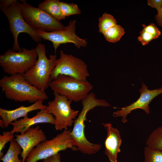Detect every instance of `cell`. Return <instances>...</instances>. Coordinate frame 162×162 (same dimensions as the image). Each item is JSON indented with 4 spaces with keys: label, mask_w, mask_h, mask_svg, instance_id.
I'll return each mask as SVG.
<instances>
[{
    "label": "cell",
    "mask_w": 162,
    "mask_h": 162,
    "mask_svg": "<svg viewBox=\"0 0 162 162\" xmlns=\"http://www.w3.org/2000/svg\"><path fill=\"white\" fill-rule=\"evenodd\" d=\"M82 109L78 117L74 120V126L70 135L77 150L85 154L92 155L96 153L101 149L100 144H95L89 142L84 133V122L88 121L86 116L88 112L96 107L111 106L105 100L96 98L95 94L91 92L81 101Z\"/></svg>",
    "instance_id": "obj_1"
},
{
    "label": "cell",
    "mask_w": 162,
    "mask_h": 162,
    "mask_svg": "<svg viewBox=\"0 0 162 162\" xmlns=\"http://www.w3.org/2000/svg\"><path fill=\"white\" fill-rule=\"evenodd\" d=\"M0 86L7 98L16 102L28 101L33 104L49 98L45 91L30 84L23 74L3 76L0 80Z\"/></svg>",
    "instance_id": "obj_2"
},
{
    "label": "cell",
    "mask_w": 162,
    "mask_h": 162,
    "mask_svg": "<svg viewBox=\"0 0 162 162\" xmlns=\"http://www.w3.org/2000/svg\"><path fill=\"white\" fill-rule=\"evenodd\" d=\"M35 49L38 59L34 66L23 75L30 84L45 91L49 87L50 75L56 65V55H50L48 58L45 45L41 43L38 44Z\"/></svg>",
    "instance_id": "obj_3"
},
{
    "label": "cell",
    "mask_w": 162,
    "mask_h": 162,
    "mask_svg": "<svg viewBox=\"0 0 162 162\" xmlns=\"http://www.w3.org/2000/svg\"><path fill=\"white\" fill-rule=\"evenodd\" d=\"M70 132V130H64L51 140H46L39 143L29 152L25 162H37L67 148L77 151V148L73 141Z\"/></svg>",
    "instance_id": "obj_4"
},
{
    "label": "cell",
    "mask_w": 162,
    "mask_h": 162,
    "mask_svg": "<svg viewBox=\"0 0 162 162\" xmlns=\"http://www.w3.org/2000/svg\"><path fill=\"white\" fill-rule=\"evenodd\" d=\"M38 58L35 48H22L20 52L10 49L0 56V65L10 75L23 74L35 64Z\"/></svg>",
    "instance_id": "obj_5"
},
{
    "label": "cell",
    "mask_w": 162,
    "mask_h": 162,
    "mask_svg": "<svg viewBox=\"0 0 162 162\" xmlns=\"http://www.w3.org/2000/svg\"><path fill=\"white\" fill-rule=\"evenodd\" d=\"M49 86L53 92L75 102L84 99L93 88L92 85L87 81H81L63 75H59L50 82Z\"/></svg>",
    "instance_id": "obj_6"
},
{
    "label": "cell",
    "mask_w": 162,
    "mask_h": 162,
    "mask_svg": "<svg viewBox=\"0 0 162 162\" xmlns=\"http://www.w3.org/2000/svg\"><path fill=\"white\" fill-rule=\"evenodd\" d=\"M20 3L16 0L7 8H1V10L7 16L9 24V29L13 34L14 43L12 50L15 52L22 51L18 44V38L21 33H26L36 42H40L42 39L26 22L22 14Z\"/></svg>",
    "instance_id": "obj_7"
},
{
    "label": "cell",
    "mask_w": 162,
    "mask_h": 162,
    "mask_svg": "<svg viewBox=\"0 0 162 162\" xmlns=\"http://www.w3.org/2000/svg\"><path fill=\"white\" fill-rule=\"evenodd\" d=\"M20 10L26 22L32 29L48 32L64 29V26L60 22L52 17L39 8L31 6L26 1L22 0Z\"/></svg>",
    "instance_id": "obj_8"
},
{
    "label": "cell",
    "mask_w": 162,
    "mask_h": 162,
    "mask_svg": "<svg viewBox=\"0 0 162 162\" xmlns=\"http://www.w3.org/2000/svg\"><path fill=\"white\" fill-rule=\"evenodd\" d=\"M53 94L54 99L48 102L46 109L55 117L56 130H67L68 127L74 123L79 111L71 108V100L57 93L53 92Z\"/></svg>",
    "instance_id": "obj_9"
},
{
    "label": "cell",
    "mask_w": 162,
    "mask_h": 162,
    "mask_svg": "<svg viewBox=\"0 0 162 162\" xmlns=\"http://www.w3.org/2000/svg\"><path fill=\"white\" fill-rule=\"evenodd\" d=\"M60 75L68 76L83 81H87V78L89 76L87 65L83 61L71 54H66L62 50L51 74L50 82Z\"/></svg>",
    "instance_id": "obj_10"
},
{
    "label": "cell",
    "mask_w": 162,
    "mask_h": 162,
    "mask_svg": "<svg viewBox=\"0 0 162 162\" xmlns=\"http://www.w3.org/2000/svg\"><path fill=\"white\" fill-rule=\"evenodd\" d=\"M76 20H71L68 25L62 30L48 32L39 30H36L38 35L43 39L51 41L56 53L58 47L61 44L72 43L78 48L85 47L87 42L85 39L79 38L76 34Z\"/></svg>",
    "instance_id": "obj_11"
},
{
    "label": "cell",
    "mask_w": 162,
    "mask_h": 162,
    "mask_svg": "<svg viewBox=\"0 0 162 162\" xmlns=\"http://www.w3.org/2000/svg\"><path fill=\"white\" fill-rule=\"evenodd\" d=\"M140 96L135 102L129 105L119 108L113 113L114 117H121L123 123L127 122L128 115L133 110L140 109L144 110L147 114L150 113L149 104L155 97L162 93V87L152 90L148 89V86L144 83L142 84L141 88L139 90Z\"/></svg>",
    "instance_id": "obj_12"
},
{
    "label": "cell",
    "mask_w": 162,
    "mask_h": 162,
    "mask_svg": "<svg viewBox=\"0 0 162 162\" xmlns=\"http://www.w3.org/2000/svg\"><path fill=\"white\" fill-rule=\"evenodd\" d=\"M15 140L21 147L22 152L21 157L22 162H25L27 156L31 150L39 143L46 140L44 132L39 126L31 127L23 134L15 135Z\"/></svg>",
    "instance_id": "obj_13"
},
{
    "label": "cell",
    "mask_w": 162,
    "mask_h": 162,
    "mask_svg": "<svg viewBox=\"0 0 162 162\" xmlns=\"http://www.w3.org/2000/svg\"><path fill=\"white\" fill-rule=\"evenodd\" d=\"M55 118L52 114L48 113L46 108L42 109L38 112L34 116L29 118L28 116L22 119L16 120L11 122L10 124L13 126L10 131L11 134L20 132L21 134L25 132L32 126L38 123H47L54 124Z\"/></svg>",
    "instance_id": "obj_14"
},
{
    "label": "cell",
    "mask_w": 162,
    "mask_h": 162,
    "mask_svg": "<svg viewBox=\"0 0 162 162\" xmlns=\"http://www.w3.org/2000/svg\"><path fill=\"white\" fill-rule=\"evenodd\" d=\"M106 130L107 136L105 142V154L110 162H117V155L121 152L122 142L118 130L113 127L111 123H102Z\"/></svg>",
    "instance_id": "obj_15"
},
{
    "label": "cell",
    "mask_w": 162,
    "mask_h": 162,
    "mask_svg": "<svg viewBox=\"0 0 162 162\" xmlns=\"http://www.w3.org/2000/svg\"><path fill=\"white\" fill-rule=\"evenodd\" d=\"M44 100H39L27 106H22L13 110L0 108V116L4 123V127L8 128L10 124L20 117L28 116V113L38 110L45 109L46 106L43 104Z\"/></svg>",
    "instance_id": "obj_16"
},
{
    "label": "cell",
    "mask_w": 162,
    "mask_h": 162,
    "mask_svg": "<svg viewBox=\"0 0 162 162\" xmlns=\"http://www.w3.org/2000/svg\"><path fill=\"white\" fill-rule=\"evenodd\" d=\"M59 0H46L40 3L38 8L41 9L50 16L60 21L65 19L59 4Z\"/></svg>",
    "instance_id": "obj_17"
},
{
    "label": "cell",
    "mask_w": 162,
    "mask_h": 162,
    "mask_svg": "<svg viewBox=\"0 0 162 162\" xmlns=\"http://www.w3.org/2000/svg\"><path fill=\"white\" fill-rule=\"evenodd\" d=\"M22 150L15 139L10 142L9 147L5 154L0 160L3 162H22L19 159V155H21Z\"/></svg>",
    "instance_id": "obj_18"
},
{
    "label": "cell",
    "mask_w": 162,
    "mask_h": 162,
    "mask_svg": "<svg viewBox=\"0 0 162 162\" xmlns=\"http://www.w3.org/2000/svg\"><path fill=\"white\" fill-rule=\"evenodd\" d=\"M125 33L124 28L120 25L116 24L105 31L103 34L107 41L115 43L118 41Z\"/></svg>",
    "instance_id": "obj_19"
},
{
    "label": "cell",
    "mask_w": 162,
    "mask_h": 162,
    "mask_svg": "<svg viewBox=\"0 0 162 162\" xmlns=\"http://www.w3.org/2000/svg\"><path fill=\"white\" fill-rule=\"evenodd\" d=\"M146 144L149 147L162 151V126L158 127L151 133Z\"/></svg>",
    "instance_id": "obj_20"
},
{
    "label": "cell",
    "mask_w": 162,
    "mask_h": 162,
    "mask_svg": "<svg viewBox=\"0 0 162 162\" xmlns=\"http://www.w3.org/2000/svg\"><path fill=\"white\" fill-rule=\"evenodd\" d=\"M144 162H162V151L146 146L144 149Z\"/></svg>",
    "instance_id": "obj_21"
},
{
    "label": "cell",
    "mask_w": 162,
    "mask_h": 162,
    "mask_svg": "<svg viewBox=\"0 0 162 162\" xmlns=\"http://www.w3.org/2000/svg\"><path fill=\"white\" fill-rule=\"evenodd\" d=\"M116 19L112 15L104 13L99 19V31L103 33L111 27L117 24Z\"/></svg>",
    "instance_id": "obj_22"
},
{
    "label": "cell",
    "mask_w": 162,
    "mask_h": 162,
    "mask_svg": "<svg viewBox=\"0 0 162 162\" xmlns=\"http://www.w3.org/2000/svg\"><path fill=\"white\" fill-rule=\"evenodd\" d=\"M59 3L62 12L65 17L81 14L80 10L75 4L68 3L62 1H59Z\"/></svg>",
    "instance_id": "obj_23"
},
{
    "label": "cell",
    "mask_w": 162,
    "mask_h": 162,
    "mask_svg": "<svg viewBox=\"0 0 162 162\" xmlns=\"http://www.w3.org/2000/svg\"><path fill=\"white\" fill-rule=\"evenodd\" d=\"M14 136L11 134L10 131H5L2 135H0V158L4 156L3 150L5 145L9 142L11 141L14 139Z\"/></svg>",
    "instance_id": "obj_24"
},
{
    "label": "cell",
    "mask_w": 162,
    "mask_h": 162,
    "mask_svg": "<svg viewBox=\"0 0 162 162\" xmlns=\"http://www.w3.org/2000/svg\"><path fill=\"white\" fill-rule=\"evenodd\" d=\"M156 39L155 37L150 33L142 30L140 32V35L138 40L140 41L143 46L147 45L153 39Z\"/></svg>",
    "instance_id": "obj_25"
},
{
    "label": "cell",
    "mask_w": 162,
    "mask_h": 162,
    "mask_svg": "<svg viewBox=\"0 0 162 162\" xmlns=\"http://www.w3.org/2000/svg\"><path fill=\"white\" fill-rule=\"evenodd\" d=\"M143 30L150 33L154 35L156 38H158L161 34V32L158 27L154 23H151L148 25H142Z\"/></svg>",
    "instance_id": "obj_26"
},
{
    "label": "cell",
    "mask_w": 162,
    "mask_h": 162,
    "mask_svg": "<svg viewBox=\"0 0 162 162\" xmlns=\"http://www.w3.org/2000/svg\"><path fill=\"white\" fill-rule=\"evenodd\" d=\"M147 4L156 9L158 12L162 6V0H148Z\"/></svg>",
    "instance_id": "obj_27"
},
{
    "label": "cell",
    "mask_w": 162,
    "mask_h": 162,
    "mask_svg": "<svg viewBox=\"0 0 162 162\" xmlns=\"http://www.w3.org/2000/svg\"><path fill=\"white\" fill-rule=\"evenodd\" d=\"M42 162H61V155L58 153L43 160Z\"/></svg>",
    "instance_id": "obj_28"
},
{
    "label": "cell",
    "mask_w": 162,
    "mask_h": 162,
    "mask_svg": "<svg viewBox=\"0 0 162 162\" xmlns=\"http://www.w3.org/2000/svg\"><path fill=\"white\" fill-rule=\"evenodd\" d=\"M16 0H1L0 7L1 8H7L10 5Z\"/></svg>",
    "instance_id": "obj_29"
},
{
    "label": "cell",
    "mask_w": 162,
    "mask_h": 162,
    "mask_svg": "<svg viewBox=\"0 0 162 162\" xmlns=\"http://www.w3.org/2000/svg\"><path fill=\"white\" fill-rule=\"evenodd\" d=\"M155 18L157 24L162 27V6L160 10L155 16Z\"/></svg>",
    "instance_id": "obj_30"
},
{
    "label": "cell",
    "mask_w": 162,
    "mask_h": 162,
    "mask_svg": "<svg viewBox=\"0 0 162 162\" xmlns=\"http://www.w3.org/2000/svg\"><path fill=\"white\" fill-rule=\"evenodd\" d=\"M0 125L2 128H4V123L2 119L0 120Z\"/></svg>",
    "instance_id": "obj_31"
}]
</instances>
